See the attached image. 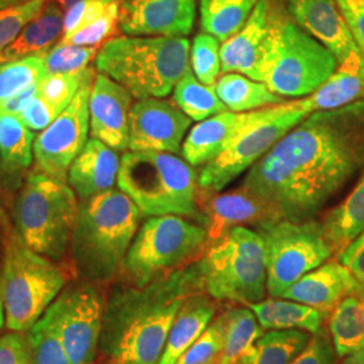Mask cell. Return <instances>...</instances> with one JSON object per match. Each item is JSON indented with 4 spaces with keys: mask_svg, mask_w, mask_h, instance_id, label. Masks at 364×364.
Listing matches in <instances>:
<instances>
[{
    "mask_svg": "<svg viewBox=\"0 0 364 364\" xmlns=\"http://www.w3.org/2000/svg\"><path fill=\"white\" fill-rule=\"evenodd\" d=\"M208 243L207 230L200 223L177 215L150 216L135 235L119 274L129 285L146 287L197 262Z\"/></svg>",
    "mask_w": 364,
    "mask_h": 364,
    "instance_id": "9c48e42d",
    "label": "cell"
},
{
    "mask_svg": "<svg viewBox=\"0 0 364 364\" xmlns=\"http://www.w3.org/2000/svg\"><path fill=\"white\" fill-rule=\"evenodd\" d=\"M338 60L270 0L269 30L248 77L282 97L302 99L318 90L338 69Z\"/></svg>",
    "mask_w": 364,
    "mask_h": 364,
    "instance_id": "277c9868",
    "label": "cell"
},
{
    "mask_svg": "<svg viewBox=\"0 0 364 364\" xmlns=\"http://www.w3.org/2000/svg\"><path fill=\"white\" fill-rule=\"evenodd\" d=\"M225 316L221 314L185 351L176 364H212L218 362L224 347Z\"/></svg>",
    "mask_w": 364,
    "mask_h": 364,
    "instance_id": "60d3db41",
    "label": "cell"
},
{
    "mask_svg": "<svg viewBox=\"0 0 364 364\" xmlns=\"http://www.w3.org/2000/svg\"><path fill=\"white\" fill-rule=\"evenodd\" d=\"M26 1H28V0H0V9L22 4V3H26Z\"/></svg>",
    "mask_w": 364,
    "mask_h": 364,
    "instance_id": "11a10c76",
    "label": "cell"
},
{
    "mask_svg": "<svg viewBox=\"0 0 364 364\" xmlns=\"http://www.w3.org/2000/svg\"><path fill=\"white\" fill-rule=\"evenodd\" d=\"M259 0H198L200 27L224 42L231 38L246 22Z\"/></svg>",
    "mask_w": 364,
    "mask_h": 364,
    "instance_id": "4dcf8cb0",
    "label": "cell"
},
{
    "mask_svg": "<svg viewBox=\"0 0 364 364\" xmlns=\"http://www.w3.org/2000/svg\"><path fill=\"white\" fill-rule=\"evenodd\" d=\"M338 259L351 272L364 289V230L338 254Z\"/></svg>",
    "mask_w": 364,
    "mask_h": 364,
    "instance_id": "681fc988",
    "label": "cell"
},
{
    "mask_svg": "<svg viewBox=\"0 0 364 364\" xmlns=\"http://www.w3.org/2000/svg\"><path fill=\"white\" fill-rule=\"evenodd\" d=\"M364 99V58L359 52L350 54L333 75L312 95L302 97L309 111L335 109Z\"/></svg>",
    "mask_w": 364,
    "mask_h": 364,
    "instance_id": "d4e9b609",
    "label": "cell"
},
{
    "mask_svg": "<svg viewBox=\"0 0 364 364\" xmlns=\"http://www.w3.org/2000/svg\"><path fill=\"white\" fill-rule=\"evenodd\" d=\"M0 364H31L27 336L23 332H9L0 336Z\"/></svg>",
    "mask_w": 364,
    "mask_h": 364,
    "instance_id": "7dc6e473",
    "label": "cell"
},
{
    "mask_svg": "<svg viewBox=\"0 0 364 364\" xmlns=\"http://www.w3.org/2000/svg\"><path fill=\"white\" fill-rule=\"evenodd\" d=\"M352 294H364L362 285L338 259H328L299 278L281 299L297 301L331 314L343 299Z\"/></svg>",
    "mask_w": 364,
    "mask_h": 364,
    "instance_id": "ffe728a7",
    "label": "cell"
},
{
    "mask_svg": "<svg viewBox=\"0 0 364 364\" xmlns=\"http://www.w3.org/2000/svg\"><path fill=\"white\" fill-rule=\"evenodd\" d=\"M263 240L267 282L274 299H281L299 278L335 254L318 221L274 219L255 228Z\"/></svg>",
    "mask_w": 364,
    "mask_h": 364,
    "instance_id": "8fae6325",
    "label": "cell"
},
{
    "mask_svg": "<svg viewBox=\"0 0 364 364\" xmlns=\"http://www.w3.org/2000/svg\"><path fill=\"white\" fill-rule=\"evenodd\" d=\"M341 364H364V343L356 351L346 356Z\"/></svg>",
    "mask_w": 364,
    "mask_h": 364,
    "instance_id": "816d5d0a",
    "label": "cell"
},
{
    "mask_svg": "<svg viewBox=\"0 0 364 364\" xmlns=\"http://www.w3.org/2000/svg\"><path fill=\"white\" fill-rule=\"evenodd\" d=\"M326 237L338 255L364 230V169L351 193L323 220Z\"/></svg>",
    "mask_w": 364,
    "mask_h": 364,
    "instance_id": "f1b7e54d",
    "label": "cell"
},
{
    "mask_svg": "<svg viewBox=\"0 0 364 364\" xmlns=\"http://www.w3.org/2000/svg\"><path fill=\"white\" fill-rule=\"evenodd\" d=\"M198 0H120L119 27L131 37L186 38Z\"/></svg>",
    "mask_w": 364,
    "mask_h": 364,
    "instance_id": "2e32d148",
    "label": "cell"
},
{
    "mask_svg": "<svg viewBox=\"0 0 364 364\" xmlns=\"http://www.w3.org/2000/svg\"><path fill=\"white\" fill-rule=\"evenodd\" d=\"M204 291L198 260L146 287H115L105 301L100 352L112 364H158L185 299Z\"/></svg>",
    "mask_w": 364,
    "mask_h": 364,
    "instance_id": "7a4b0ae2",
    "label": "cell"
},
{
    "mask_svg": "<svg viewBox=\"0 0 364 364\" xmlns=\"http://www.w3.org/2000/svg\"><path fill=\"white\" fill-rule=\"evenodd\" d=\"M120 6V0H81L64 14V36L70 34L102 18Z\"/></svg>",
    "mask_w": 364,
    "mask_h": 364,
    "instance_id": "ee69618b",
    "label": "cell"
},
{
    "mask_svg": "<svg viewBox=\"0 0 364 364\" xmlns=\"http://www.w3.org/2000/svg\"><path fill=\"white\" fill-rule=\"evenodd\" d=\"M192 124L180 107L162 97L141 99L132 105L129 122V150L181 153Z\"/></svg>",
    "mask_w": 364,
    "mask_h": 364,
    "instance_id": "9a60e30c",
    "label": "cell"
},
{
    "mask_svg": "<svg viewBox=\"0 0 364 364\" xmlns=\"http://www.w3.org/2000/svg\"><path fill=\"white\" fill-rule=\"evenodd\" d=\"M6 324V312H4V299H3V275H1V255H0V331Z\"/></svg>",
    "mask_w": 364,
    "mask_h": 364,
    "instance_id": "f5cc1de1",
    "label": "cell"
},
{
    "mask_svg": "<svg viewBox=\"0 0 364 364\" xmlns=\"http://www.w3.org/2000/svg\"><path fill=\"white\" fill-rule=\"evenodd\" d=\"M117 153L95 138L84 146L68 171V182L81 200L114 189L122 159Z\"/></svg>",
    "mask_w": 364,
    "mask_h": 364,
    "instance_id": "7402d4cb",
    "label": "cell"
},
{
    "mask_svg": "<svg viewBox=\"0 0 364 364\" xmlns=\"http://www.w3.org/2000/svg\"><path fill=\"white\" fill-rule=\"evenodd\" d=\"M117 186L144 216L177 215L203 224L198 173L183 158L162 151H126Z\"/></svg>",
    "mask_w": 364,
    "mask_h": 364,
    "instance_id": "5b68a950",
    "label": "cell"
},
{
    "mask_svg": "<svg viewBox=\"0 0 364 364\" xmlns=\"http://www.w3.org/2000/svg\"><path fill=\"white\" fill-rule=\"evenodd\" d=\"M224 347L216 364H236L243 353L264 335V328L250 308H235L224 313Z\"/></svg>",
    "mask_w": 364,
    "mask_h": 364,
    "instance_id": "e575fe53",
    "label": "cell"
},
{
    "mask_svg": "<svg viewBox=\"0 0 364 364\" xmlns=\"http://www.w3.org/2000/svg\"><path fill=\"white\" fill-rule=\"evenodd\" d=\"M270 0H259L246 25L220 45L221 73H242L247 76L255 64L269 30Z\"/></svg>",
    "mask_w": 364,
    "mask_h": 364,
    "instance_id": "603a6c76",
    "label": "cell"
},
{
    "mask_svg": "<svg viewBox=\"0 0 364 364\" xmlns=\"http://www.w3.org/2000/svg\"><path fill=\"white\" fill-rule=\"evenodd\" d=\"M34 134L15 115L0 114V164L9 173L27 169L34 159Z\"/></svg>",
    "mask_w": 364,
    "mask_h": 364,
    "instance_id": "d6a6232c",
    "label": "cell"
},
{
    "mask_svg": "<svg viewBox=\"0 0 364 364\" xmlns=\"http://www.w3.org/2000/svg\"><path fill=\"white\" fill-rule=\"evenodd\" d=\"M216 304L210 296L198 291L185 299L170 328L165 350L158 364H176L185 351L212 323Z\"/></svg>",
    "mask_w": 364,
    "mask_h": 364,
    "instance_id": "cb8c5ba5",
    "label": "cell"
},
{
    "mask_svg": "<svg viewBox=\"0 0 364 364\" xmlns=\"http://www.w3.org/2000/svg\"><path fill=\"white\" fill-rule=\"evenodd\" d=\"M58 115L60 112L52 105H49L46 100H43L37 95L25 107V109L18 115V117L30 130L42 131L49 127L53 120Z\"/></svg>",
    "mask_w": 364,
    "mask_h": 364,
    "instance_id": "bcb514c9",
    "label": "cell"
},
{
    "mask_svg": "<svg viewBox=\"0 0 364 364\" xmlns=\"http://www.w3.org/2000/svg\"><path fill=\"white\" fill-rule=\"evenodd\" d=\"M105 299L97 284L84 281L64 289L45 314L72 364H93L100 347Z\"/></svg>",
    "mask_w": 364,
    "mask_h": 364,
    "instance_id": "4fadbf2b",
    "label": "cell"
},
{
    "mask_svg": "<svg viewBox=\"0 0 364 364\" xmlns=\"http://www.w3.org/2000/svg\"><path fill=\"white\" fill-rule=\"evenodd\" d=\"M93 75L96 73L91 68L76 73L43 75L38 81V95L61 114L73 100L85 80Z\"/></svg>",
    "mask_w": 364,
    "mask_h": 364,
    "instance_id": "f35d334b",
    "label": "cell"
},
{
    "mask_svg": "<svg viewBox=\"0 0 364 364\" xmlns=\"http://www.w3.org/2000/svg\"><path fill=\"white\" fill-rule=\"evenodd\" d=\"M336 3L364 58V0H336Z\"/></svg>",
    "mask_w": 364,
    "mask_h": 364,
    "instance_id": "c3c4849f",
    "label": "cell"
},
{
    "mask_svg": "<svg viewBox=\"0 0 364 364\" xmlns=\"http://www.w3.org/2000/svg\"><path fill=\"white\" fill-rule=\"evenodd\" d=\"M285 7L291 19L326 46L338 64L359 52L336 0H285Z\"/></svg>",
    "mask_w": 364,
    "mask_h": 364,
    "instance_id": "d6986e66",
    "label": "cell"
},
{
    "mask_svg": "<svg viewBox=\"0 0 364 364\" xmlns=\"http://www.w3.org/2000/svg\"><path fill=\"white\" fill-rule=\"evenodd\" d=\"M142 216L120 189L81 200L69 251L73 267L84 281L99 285L120 273Z\"/></svg>",
    "mask_w": 364,
    "mask_h": 364,
    "instance_id": "3957f363",
    "label": "cell"
},
{
    "mask_svg": "<svg viewBox=\"0 0 364 364\" xmlns=\"http://www.w3.org/2000/svg\"><path fill=\"white\" fill-rule=\"evenodd\" d=\"M95 77L96 75L85 80L73 100L34 141L36 169L60 181L66 182L72 162L88 142L90 97Z\"/></svg>",
    "mask_w": 364,
    "mask_h": 364,
    "instance_id": "5bb4252c",
    "label": "cell"
},
{
    "mask_svg": "<svg viewBox=\"0 0 364 364\" xmlns=\"http://www.w3.org/2000/svg\"><path fill=\"white\" fill-rule=\"evenodd\" d=\"M189 66L198 81L215 85L221 73L220 41L208 33H198L191 45Z\"/></svg>",
    "mask_w": 364,
    "mask_h": 364,
    "instance_id": "74e56055",
    "label": "cell"
},
{
    "mask_svg": "<svg viewBox=\"0 0 364 364\" xmlns=\"http://www.w3.org/2000/svg\"><path fill=\"white\" fill-rule=\"evenodd\" d=\"M132 95L117 81L97 73L90 97L92 138L117 151L129 149V122Z\"/></svg>",
    "mask_w": 364,
    "mask_h": 364,
    "instance_id": "e0dca14e",
    "label": "cell"
},
{
    "mask_svg": "<svg viewBox=\"0 0 364 364\" xmlns=\"http://www.w3.org/2000/svg\"><path fill=\"white\" fill-rule=\"evenodd\" d=\"M200 205L210 243L218 242L235 227L250 224L257 228L264 221L277 219L262 201L243 189L223 195L201 191Z\"/></svg>",
    "mask_w": 364,
    "mask_h": 364,
    "instance_id": "44dd1931",
    "label": "cell"
},
{
    "mask_svg": "<svg viewBox=\"0 0 364 364\" xmlns=\"http://www.w3.org/2000/svg\"><path fill=\"white\" fill-rule=\"evenodd\" d=\"M1 245L6 326L27 332L64 290L68 274L55 260L28 247L15 227L6 225Z\"/></svg>",
    "mask_w": 364,
    "mask_h": 364,
    "instance_id": "52a82bcc",
    "label": "cell"
},
{
    "mask_svg": "<svg viewBox=\"0 0 364 364\" xmlns=\"http://www.w3.org/2000/svg\"><path fill=\"white\" fill-rule=\"evenodd\" d=\"M290 364H336V352L329 332L320 329Z\"/></svg>",
    "mask_w": 364,
    "mask_h": 364,
    "instance_id": "f6af8a7d",
    "label": "cell"
},
{
    "mask_svg": "<svg viewBox=\"0 0 364 364\" xmlns=\"http://www.w3.org/2000/svg\"><path fill=\"white\" fill-rule=\"evenodd\" d=\"M248 308L255 313L264 329H304L313 335L323 329L324 320L329 316L312 306L287 299H262L250 304Z\"/></svg>",
    "mask_w": 364,
    "mask_h": 364,
    "instance_id": "4316f807",
    "label": "cell"
},
{
    "mask_svg": "<svg viewBox=\"0 0 364 364\" xmlns=\"http://www.w3.org/2000/svg\"><path fill=\"white\" fill-rule=\"evenodd\" d=\"M329 336L338 358H346L364 343V294L343 299L329 314Z\"/></svg>",
    "mask_w": 364,
    "mask_h": 364,
    "instance_id": "f546056e",
    "label": "cell"
},
{
    "mask_svg": "<svg viewBox=\"0 0 364 364\" xmlns=\"http://www.w3.org/2000/svg\"><path fill=\"white\" fill-rule=\"evenodd\" d=\"M119 15H120V6L105 14L102 18L92 22L88 26L63 36L61 42L78 45V46L97 48L100 43H105L108 38L115 36L119 26Z\"/></svg>",
    "mask_w": 364,
    "mask_h": 364,
    "instance_id": "7bdbcfd3",
    "label": "cell"
},
{
    "mask_svg": "<svg viewBox=\"0 0 364 364\" xmlns=\"http://www.w3.org/2000/svg\"><path fill=\"white\" fill-rule=\"evenodd\" d=\"M49 0H28L26 3L0 9V54L4 52L22 30L38 15Z\"/></svg>",
    "mask_w": 364,
    "mask_h": 364,
    "instance_id": "b9f144b4",
    "label": "cell"
},
{
    "mask_svg": "<svg viewBox=\"0 0 364 364\" xmlns=\"http://www.w3.org/2000/svg\"><path fill=\"white\" fill-rule=\"evenodd\" d=\"M53 3H55L57 6H60L61 9H65L68 10L69 7H72L73 4H76L78 1H81V0H50Z\"/></svg>",
    "mask_w": 364,
    "mask_h": 364,
    "instance_id": "db71d44e",
    "label": "cell"
},
{
    "mask_svg": "<svg viewBox=\"0 0 364 364\" xmlns=\"http://www.w3.org/2000/svg\"><path fill=\"white\" fill-rule=\"evenodd\" d=\"M173 97L182 112L195 122H203L228 111L215 91V85H205L198 81L191 66L176 84Z\"/></svg>",
    "mask_w": 364,
    "mask_h": 364,
    "instance_id": "836d02e7",
    "label": "cell"
},
{
    "mask_svg": "<svg viewBox=\"0 0 364 364\" xmlns=\"http://www.w3.org/2000/svg\"><path fill=\"white\" fill-rule=\"evenodd\" d=\"M215 91L228 111L232 112H251L287 102L266 84L236 72L224 73L219 77Z\"/></svg>",
    "mask_w": 364,
    "mask_h": 364,
    "instance_id": "83f0119b",
    "label": "cell"
},
{
    "mask_svg": "<svg viewBox=\"0 0 364 364\" xmlns=\"http://www.w3.org/2000/svg\"><path fill=\"white\" fill-rule=\"evenodd\" d=\"M99 48L78 46L65 42H58L45 53L43 68L45 75L54 73H76L87 69L93 58H96Z\"/></svg>",
    "mask_w": 364,
    "mask_h": 364,
    "instance_id": "ab89813d",
    "label": "cell"
},
{
    "mask_svg": "<svg viewBox=\"0 0 364 364\" xmlns=\"http://www.w3.org/2000/svg\"><path fill=\"white\" fill-rule=\"evenodd\" d=\"M191 42L169 37H117L102 45L96 69L141 100L165 97L189 69Z\"/></svg>",
    "mask_w": 364,
    "mask_h": 364,
    "instance_id": "8992f818",
    "label": "cell"
},
{
    "mask_svg": "<svg viewBox=\"0 0 364 364\" xmlns=\"http://www.w3.org/2000/svg\"><path fill=\"white\" fill-rule=\"evenodd\" d=\"M61 36H64L63 9L49 0L43 10L27 23L18 38L0 54V64L48 52Z\"/></svg>",
    "mask_w": 364,
    "mask_h": 364,
    "instance_id": "484cf974",
    "label": "cell"
},
{
    "mask_svg": "<svg viewBox=\"0 0 364 364\" xmlns=\"http://www.w3.org/2000/svg\"><path fill=\"white\" fill-rule=\"evenodd\" d=\"M45 53L0 64V102L25 91L43 77Z\"/></svg>",
    "mask_w": 364,
    "mask_h": 364,
    "instance_id": "8d00e7d4",
    "label": "cell"
},
{
    "mask_svg": "<svg viewBox=\"0 0 364 364\" xmlns=\"http://www.w3.org/2000/svg\"><path fill=\"white\" fill-rule=\"evenodd\" d=\"M311 115L302 99L273 105L267 117L243 131L220 156L198 171V188L218 193L252 168L285 134Z\"/></svg>",
    "mask_w": 364,
    "mask_h": 364,
    "instance_id": "7c38bea8",
    "label": "cell"
},
{
    "mask_svg": "<svg viewBox=\"0 0 364 364\" xmlns=\"http://www.w3.org/2000/svg\"><path fill=\"white\" fill-rule=\"evenodd\" d=\"M204 291L213 299L254 304L264 299L263 240L255 230L235 227L198 259Z\"/></svg>",
    "mask_w": 364,
    "mask_h": 364,
    "instance_id": "30bf717a",
    "label": "cell"
},
{
    "mask_svg": "<svg viewBox=\"0 0 364 364\" xmlns=\"http://www.w3.org/2000/svg\"><path fill=\"white\" fill-rule=\"evenodd\" d=\"M364 169V99L304 117L248 170L242 189L277 219L312 220Z\"/></svg>",
    "mask_w": 364,
    "mask_h": 364,
    "instance_id": "6da1fadb",
    "label": "cell"
},
{
    "mask_svg": "<svg viewBox=\"0 0 364 364\" xmlns=\"http://www.w3.org/2000/svg\"><path fill=\"white\" fill-rule=\"evenodd\" d=\"M309 340L299 329H273L260 336L236 364H290Z\"/></svg>",
    "mask_w": 364,
    "mask_h": 364,
    "instance_id": "1f68e13d",
    "label": "cell"
},
{
    "mask_svg": "<svg viewBox=\"0 0 364 364\" xmlns=\"http://www.w3.org/2000/svg\"><path fill=\"white\" fill-rule=\"evenodd\" d=\"M272 107L251 112L225 111L198 122L186 134L182 144L183 159L195 168L207 165L220 156L247 127L267 117Z\"/></svg>",
    "mask_w": 364,
    "mask_h": 364,
    "instance_id": "ac0fdd59",
    "label": "cell"
},
{
    "mask_svg": "<svg viewBox=\"0 0 364 364\" xmlns=\"http://www.w3.org/2000/svg\"><path fill=\"white\" fill-rule=\"evenodd\" d=\"M37 95H38V82L33 84L25 91L19 92L11 97L0 102V114L18 117Z\"/></svg>",
    "mask_w": 364,
    "mask_h": 364,
    "instance_id": "f907efd6",
    "label": "cell"
},
{
    "mask_svg": "<svg viewBox=\"0 0 364 364\" xmlns=\"http://www.w3.org/2000/svg\"><path fill=\"white\" fill-rule=\"evenodd\" d=\"M26 336L30 363L72 364L61 338L46 314L27 331Z\"/></svg>",
    "mask_w": 364,
    "mask_h": 364,
    "instance_id": "d590c367",
    "label": "cell"
},
{
    "mask_svg": "<svg viewBox=\"0 0 364 364\" xmlns=\"http://www.w3.org/2000/svg\"><path fill=\"white\" fill-rule=\"evenodd\" d=\"M78 204L70 185L34 169L15 201L14 227L28 247L58 262L69 251Z\"/></svg>",
    "mask_w": 364,
    "mask_h": 364,
    "instance_id": "ba28073f",
    "label": "cell"
}]
</instances>
